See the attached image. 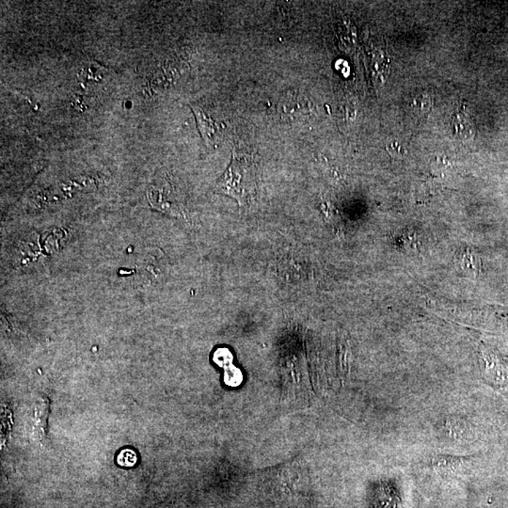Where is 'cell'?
I'll list each match as a JSON object with an SVG mask.
<instances>
[{
    "label": "cell",
    "instance_id": "277c9868",
    "mask_svg": "<svg viewBox=\"0 0 508 508\" xmlns=\"http://www.w3.org/2000/svg\"><path fill=\"white\" fill-rule=\"evenodd\" d=\"M191 108L192 110L194 111L195 116H196L198 126H199L201 134H202L203 138L205 140H208L215 134V131H216L214 122L209 117L206 116L201 108Z\"/></svg>",
    "mask_w": 508,
    "mask_h": 508
},
{
    "label": "cell",
    "instance_id": "5b68a950",
    "mask_svg": "<svg viewBox=\"0 0 508 508\" xmlns=\"http://www.w3.org/2000/svg\"><path fill=\"white\" fill-rule=\"evenodd\" d=\"M433 101L430 94H426V92H422V94H417L412 101V107L414 108L415 113L419 114H426L430 111Z\"/></svg>",
    "mask_w": 508,
    "mask_h": 508
},
{
    "label": "cell",
    "instance_id": "52a82bcc",
    "mask_svg": "<svg viewBox=\"0 0 508 508\" xmlns=\"http://www.w3.org/2000/svg\"><path fill=\"white\" fill-rule=\"evenodd\" d=\"M122 456H126V460H124V465H133L136 463L134 459H130V456L135 455L134 452H123L121 453Z\"/></svg>",
    "mask_w": 508,
    "mask_h": 508
},
{
    "label": "cell",
    "instance_id": "3957f363",
    "mask_svg": "<svg viewBox=\"0 0 508 508\" xmlns=\"http://www.w3.org/2000/svg\"><path fill=\"white\" fill-rule=\"evenodd\" d=\"M456 263L464 273L471 274L474 277L479 275L481 270H482V263H481L480 258L474 252L470 251L469 249L458 255Z\"/></svg>",
    "mask_w": 508,
    "mask_h": 508
},
{
    "label": "cell",
    "instance_id": "6da1fadb",
    "mask_svg": "<svg viewBox=\"0 0 508 508\" xmlns=\"http://www.w3.org/2000/svg\"><path fill=\"white\" fill-rule=\"evenodd\" d=\"M216 189L217 191L235 199L239 205H245L255 191L254 166L239 159L233 151L231 164L217 181Z\"/></svg>",
    "mask_w": 508,
    "mask_h": 508
},
{
    "label": "cell",
    "instance_id": "8992f818",
    "mask_svg": "<svg viewBox=\"0 0 508 508\" xmlns=\"http://www.w3.org/2000/svg\"><path fill=\"white\" fill-rule=\"evenodd\" d=\"M386 151L389 153L390 157L393 159H403L407 153V149L404 148L398 141H393V143L388 144Z\"/></svg>",
    "mask_w": 508,
    "mask_h": 508
},
{
    "label": "cell",
    "instance_id": "7a4b0ae2",
    "mask_svg": "<svg viewBox=\"0 0 508 508\" xmlns=\"http://www.w3.org/2000/svg\"><path fill=\"white\" fill-rule=\"evenodd\" d=\"M453 134L461 143H469L474 140L477 130L474 124L467 114L458 113L452 119Z\"/></svg>",
    "mask_w": 508,
    "mask_h": 508
}]
</instances>
